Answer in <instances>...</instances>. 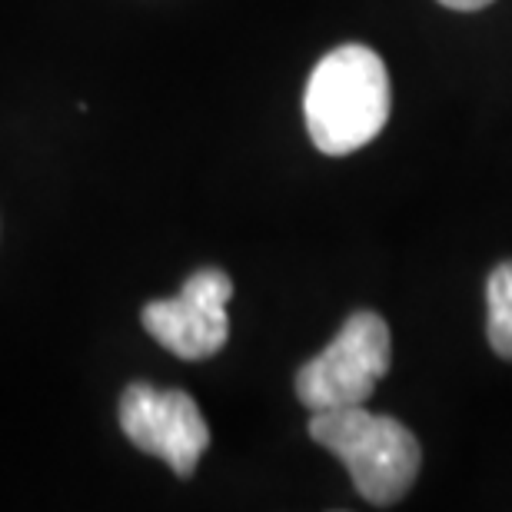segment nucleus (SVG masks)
<instances>
[{"label":"nucleus","instance_id":"f257e3e1","mask_svg":"<svg viewBox=\"0 0 512 512\" xmlns=\"http://www.w3.org/2000/svg\"><path fill=\"white\" fill-rule=\"evenodd\" d=\"M389 107L393 94L386 64L376 50L363 44L330 50L313 67L303 94L306 133L313 147L330 157H346L380 137Z\"/></svg>","mask_w":512,"mask_h":512},{"label":"nucleus","instance_id":"f03ea898","mask_svg":"<svg viewBox=\"0 0 512 512\" xmlns=\"http://www.w3.org/2000/svg\"><path fill=\"white\" fill-rule=\"evenodd\" d=\"M310 436L346 466L356 493L380 509L399 503L423 466L419 439L399 419L363 406L320 409L310 419Z\"/></svg>","mask_w":512,"mask_h":512},{"label":"nucleus","instance_id":"7ed1b4c3","mask_svg":"<svg viewBox=\"0 0 512 512\" xmlns=\"http://www.w3.org/2000/svg\"><path fill=\"white\" fill-rule=\"evenodd\" d=\"M393 360L389 326L380 313L360 310L340 326L333 343L296 373V396L310 413L363 406L376 393Z\"/></svg>","mask_w":512,"mask_h":512},{"label":"nucleus","instance_id":"20e7f679","mask_svg":"<svg viewBox=\"0 0 512 512\" xmlns=\"http://www.w3.org/2000/svg\"><path fill=\"white\" fill-rule=\"evenodd\" d=\"M120 429L140 453L163 459L180 479H190L210 446V426L183 389L130 383L120 396Z\"/></svg>","mask_w":512,"mask_h":512},{"label":"nucleus","instance_id":"39448f33","mask_svg":"<svg viewBox=\"0 0 512 512\" xmlns=\"http://www.w3.org/2000/svg\"><path fill=\"white\" fill-rule=\"evenodd\" d=\"M230 296V276L217 266H203L173 300H153L143 306V330L180 360H210L230 340Z\"/></svg>","mask_w":512,"mask_h":512},{"label":"nucleus","instance_id":"423d86ee","mask_svg":"<svg viewBox=\"0 0 512 512\" xmlns=\"http://www.w3.org/2000/svg\"><path fill=\"white\" fill-rule=\"evenodd\" d=\"M486 303H489V316H486L489 346L503 360H512V260L499 263L493 276H489Z\"/></svg>","mask_w":512,"mask_h":512},{"label":"nucleus","instance_id":"0eeeda50","mask_svg":"<svg viewBox=\"0 0 512 512\" xmlns=\"http://www.w3.org/2000/svg\"><path fill=\"white\" fill-rule=\"evenodd\" d=\"M439 4L449 10H483L493 4V0H439Z\"/></svg>","mask_w":512,"mask_h":512}]
</instances>
